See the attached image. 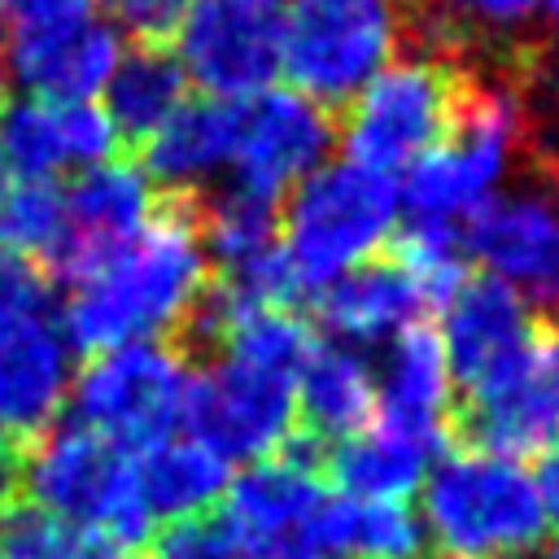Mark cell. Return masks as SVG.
<instances>
[{
	"label": "cell",
	"mask_w": 559,
	"mask_h": 559,
	"mask_svg": "<svg viewBox=\"0 0 559 559\" xmlns=\"http://www.w3.org/2000/svg\"><path fill=\"white\" fill-rule=\"evenodd\" d=\"M201 188H157L140 236H131L61 314V336L96 358L135 341H170L210 280L201 245Z\"/></svg>",
	"instance_id": "6da1fadb"
},
{
	"label": "cell",
	"mask_w": 559,
	"mask_h": 559,
	"mask_svg": "<svg viewBox=\"0 0 559 559\" xmlns=\"http://www.w3.org/2000/svg\"><path fill=\"white\" fill-rule=\"evenodd\" d=\"M424 524L437 555L450 559H524L550 524L524 463L485 459L472 450H445L424 476Z\"/></svg>",
	"instance_id": "7a4b0ae2"
},
{
	"label": "cell",
	"mask_w": 559,
	"mask_h": 559,
	"mask_svg": "<svg viewBox=\"0 0 559 559\" xmlns=\"http://www.w3.org/2000/svg\"><path fill=\"white\" fill-rule=\"evenodd\" d=\"M463 61L402 52L397 61L380 66L349 100L341 118V148L345 166L393 179L411 170L445 131L459 92L467 83Z\"/></svg>",
	"instance_id": "3957f363"
},
{
	"label": "cell",
	"mask_w": 559,
	"mask_h": 559,
	"mask_svg": "<svg viewBox=\"0 0 559 559\" xmlns=\"http://www.w3.org/2000/svg\"><path fill=\"white\" fill-rule=\"evenodd\" d=\"M397 218V179L345 162L310 170L280 205V249L301 297L380 253Z\"/></svg>",
	"instance_id": "277c9868"
},
{
	"label": "cell",
	"mask_w": 559,
	"mask_h": 559,
	"mask_svg": "<svg viewBox=\"0 0 559 559\" xmlns=\"http://www.w3.org/2000/svg\"><path fill=\"white\" fill-rule=\"evenodd\" d=\"M520 144V109L507 74L467 70L459 105L441 140L406 170L411 218H467L480 201L493 197V183L507 170L511 148Z\"/></svg>",
	"instance_id": "5b68a950"
},
{
	"label": "cell",
	"mask_w": 559,
	"mask_h": 559,
	"mask_svg": "<svg viewBox=\"0 0 559 559\" xmlns=\"http://www.w3.org/2000/svg\"><path fill=\"white\" fill-rule=\"evenodd\" d=\"M26 493L66 524L105 533L118 550L153 537V515L140 493L135 454H122L92 428L61 419L26 454Z\"/></svg>",
	"instance_id": "8992f818"
},
{
	"label": "cell",
	"mask_w": 559,
	"mask_h": 559,
	"mask_svg": "<svg viewBox=\"0 0 559 559\" xmlns=\"http://www.w3.org/2000/svg\"><path fill=\"white\" fill-rule=\"evenodd\" d=\"M66 402V336L52 284L9 258L0 280V437L35 445Z\"/></svg>",
	"instance_id": "52a82bcc"
},
{
	"label": "cell",
	"mask_w": 559,
	"mask_h": 559,
	"mask_svg": "<svg viewBox=\"0 0 559 559\" xmlns=\"http://www.w3.org/2000/svg\"><path fill=\"white\" fill-rule=\"evenodd\" d=\"M188 376V362L166 341L118 345L83 362L70 393V419L140 459L179 428Z\"/></svg>",
	"instance_id": "ba28073f"
},
{
	"label": "cell",
	"mask_w": 559,
	"mask_h": 559,
	"mask_svg": "<svg viewBox=\"0 0 559 559\" xmlns=\"http://www.w3.org/2000/svg\"><path fill=\"white\" fill-rule=\"evenodd\" d=\"M397 48L393 0H293L284 13L280 74L306 100L345 105Z\"/></svg>",
	"instance_id": "9c48e42d"
},
{
	"label": "cell",
	"mask_w": 559,
	"mask_h": 559,
	"mask_svg": "<svg viewBox=\"0 0 559 559\" xmlns=\"http://www.w3.org/2000/svg\"><path fill=\"white\" fill-rule=\"evenodd\" d=\"M288 0H192L170 35L188 79L214 100H253L280 74Z\"/></svg>",
	"instance_id": "30bf717a"
},
{
	"label": "cell",
	"mask_w": 559,
	"mask_h": 559,
	"mask_svg": "<svg viewBox=\"0 0 559 559\" xmlns=\"http://www.w3.org/2000/svg\"><path fill=\"white\" fill-rule=\"evenodd\" d=\"M179 428L218 459H266L297 428V380L214 358L188 376Z\"/></svg>",
	"instance_id": "8fae6325"
},
{
	"label": "cell",
	"mask_w": 559,
	"mask_h": 559,
	"mask_svg": "<svg viewBox=\"0 0 559 559\" xmlns=\"http://www.w3.org/2000/svg\"><path fill=\"white\" fill-rule=\"evenodd\" d=\"M463 249L489 266L537 319L559 323V175H533L528 188L480 201L463 223Z\"/></svg>",
	"instance_id": "7c38bea8"
},
{
	"label": "cell",
	"mask_w": 559,
	"mask_h": 559,
	"mask_svg": "<svg viewBox=\"0 0 559 559\" xmlns=\"http://www.w3.org/2000/svg\"><path fill=\"white\" fill-rule=\"evenodd\" d=\"M441 310H445V319H441L437 336H441V349L450 362L454 397L476 393V389L528 367L533 358H542L546 336H550V323L537 319L489 271L467 275Z\"/></svg>",
	"instance_id": "4fadbf2b"
},
{
	"label": "cell",
	"mask_w": 559,
	"mask_h": 559,
	"mask_svg": "<svg viewBox=\"0 0 559 559\" xmlns=\"http://www.w3.org/2000/svg\"><path fill=\"white\" fill-rule=\"evenodd\" d=\"M332 114L293 87H266L240 109L236 135V188L266 201H284L332 148Z\"/></svg>",
	"instance_id": "5bb4252c"
},
{
	"label": "cell",
	"mask_w": 559,
	"mask_h": 559,
	"mask_svg": "<svg viewBox=\"0 0 559 559\" xmlns=\"http://www.w3.org/2000/svg\"><path fill=\"white\" fill-rule=\"evenodd\" d=\"M61 197H66V240L44 280L79 288L131 236H140L153 192H148L140 162H131L122 153L114 162H100V166H87L83 175H74V183L61 188Z\"/></svg>",
	"instance_id": "9a60e30c"
},
{
	"label": "cell",
	"mask_w": 559,
	"mask_h": 559,
	"mask_svg": "<svg viewBox=\"0 0 559 559\" xmlns=\"http://www.w3.org/2000/svg\"><path fill=\"white\" fill-rule=\"evenodd\" d=\"M450 419H454L450 362L437 328L419 319L393 336L371 424L432 459L450 450Z\"/></svg>",
	"instance_id": "2e32d148"
},
{
	"label": "cell",
	"mask_w": 559,
	"mask_h": 559,
	"mask_svg": "<svg viewBox=\"0 0 559 559\" xmlns=\"http://www.w3.org/2000/svg\"><path fill=\"white\" fill-rule=\"evenodd\" d=\"M323 454H328V445H319L293 428L280 450H271L266 459L249 463L236 480H227V493L218 507L249 537V546L293 537L310 524V515L328 498Z\"/></svg>",
	"instance_id": "e0dca14e"
},
{
	"label": "cell",
	"mask_w": 559,
	"mask_h": 559,
	"mask_svg": "<svg viewBox=\"0 0 559 559\" xmlns=\"http://www.w3.org/2000/svg\"><path fill=\"white\" fill-rule=\"evenodd\" d=\"M424 306L415 280L389 253H376L314 293V323L345 341H380L419 323Z\"/></svg>",
	"instance_id": "ac0fdd59"
},
{
	"label": "cell",
	"mask_w": 559,
	"mask_h": 559,
	"mask_svg": "<svg viewBox=\"0 0 559 559\" xmlns=\"http://www.w3.org/2000/svg\"><path fill=\"white\" fill-rule=\"evenodd\" d=\"M236 135H240V105L214 96L183 100L140 144V170L162 188H197L201 175L231 162Z\"/></svg>",
	"instance_id": "d6986e66"
},
{
	"label": "cell",
	"mask_w": 559,
	"mask_h": 559,
	"mask_svg": "<svg viewBox=\"0 0 559 559\" xmlns=\"http://www.w3.org/2000/svg\"><path fill=\"white\" fill-rule=\"evenodd\" d=\"M376 419V376L354 349L319 345L297 376V432L319 445H341Z\"/></svg>",
	"instance_id": "ffe728a7"
},
{
	"label": "cell",
	"mask_w": 559,
	"mask_h": 559,
	"mask_svg": "<svg viewBox=\"0 0 559 559\" xmlns=\"http://www.w3.org/2000/svg\"><path fill=\"white\" fill-rule=\"evenodd\" d=\"M188 74L170 44H140L118 57L109 83H105V114L122 140V148H140L188 96Z\"/></svg>",
	"instance_id": "44dd1931"
},
{
	"label": "cell",
	"mask_w": 559,
	"mask_h": 559,
	"mask_svg": "<svg viewBox=\"0 0 559 559\" xmlns=\"http://www.w3.org/2000/svg\"><path fill=\"white\" fill-rule=\"evenodd\" d=\"M135 472H140V493H144L153 524L214 511L231 480L227 459H218L214 450H205L192 437H170V441L153 445L148 454L135 459Z\"/></svg>",
	"instance_id": "7402d4cb"
},
{
	"label": "cell",
	"mask_w": 559,
	"mask_h": 559,
	"mask_svg": "<svg viewBox=\"0 0 559 559\" xmlns=\"http://www.w3.org/2000/svg\"><path fill=\"white\" fill-rule=\"evenodd\" d=\"M424 476L428 454L376 424L323 454V485L354 502H406L424 485Z\"/></svg>",
	"instance_id": "603a6c76"
},
{
	"label": "cell",
	"mask_w": 559,
	"mask_h": 559,
	"mask_svg": "<svg viewBox=\"0 0 559 559\" xmlns=\"http://www.w3.org/2000/svg\"><path fill=\"white\" fill-rule=\"evenodd\" d=\"M201 245L218 271H231L271 245H280V201H266L245 188H227L218 197H201Z\"/></svg>",
	"instance_id": "cb8c5ba5"
},
{
	"label": "cell",
	"mask_w": 559,
	"mask_h": 559,
	"mask_svg": "<svg viewBox=\"0 0 559 559\" xmlns=\"http://www.w3.org/2000/svg\"><path fill=\"white\" fill-rule=\"evenodd\" d=\"M384 253L415 280L419 297L428 306H445L450 293L472 275L467 271V249H463V227L441 223V218H411L389 231Z\"/></svg>",
	"instance_id": "d4e9b609"
},
{
	"label": "cell",
	"mask_w": 559,
	"mask_h": 559,
	"mask_svg": "<svg viewBox=\"0 0 559 559\" xmlns=\"http://www.w3.org/2000/svg\"><path fill=\"white\" fill-rule=\"evenodd\" d=\"M66 240V197L52 179H22L0 201V253L48 275Z\"/></svg>",
	"instance_id": "484cf974"
},
{
	"label": "cell",
	"mask_w": 559,
	"mask_h": 559,
	"mask_svg": "<svg viewBox=\"0 0 559 559\" xmlns=\"http://www.w3.org/2000/svg\"><path fill=\"white\" fill-rule=\"evenodd\" d=\"M122 550L83 524H66L35 502H17L0 515V559H118Z\"/></svg>",
	"instance_id": "4316f807"
},
{
	"label": "cell",
	"mask_w": 559,
	"mask_h": 559,
	"mask_svg": "<svg viewBox=\"0 0 559 559\" xmlns=\"http://www.w3.org/2000/svg\"><path fill=\"white\" fill-rule=\"evenodd\" d=\"M0 153L4 166H13L22 179H52L70 166L66 157V131H61V105L57 100H4L0 109Z\"/></svg>",
	"instance_id": "83f0119b"
},
{
	"label": "cell",
	"mask_w": 559,
	"mask_h": 559,
	"mask_svg": "<svg viewBox=\"0 0 559 559\" xmlns=\"http://www.w3.org/2000/svg\"><path fill=\"white\" fill-rule=\"evenodd\" d=\"M153 559H249V537L227 520L223 507L162 524L153 537Z\"/></svg>",
	"instance_id": "f1b7e54d"
},
{
	"label": "cell",
	"mask_w": 559,
	"mask_h": 559,
	"mask_svg": "<svg viewBox=\"0 0 559 559\" xmlns=\"http://www.w3.org/2000/svg\"><path fill=\"white\" fill-rule=\"evenodd\" d=\"M140 44H170L183 9L192 0H100Z\"/></svg>",
	"instance_id": "f546056e"
},
{
	"label": "cell",
	"mask_w": 559,
	"mask_h": 559,
	"mask_svg": "<svg viewBox=\"0 0 559 559\" xmlns=\"http://www.w3.org/2000/svg\"><path fill=\"white\" fill-rule=\"evenodd\" d=\"M26 454H31L26 445L0 437V515L17 507L26 493Z\"/></svg>",
	"instance_id": "4dcf8cb0"
},
{
	"label": "cell",
	"mask_w": 559,
	"mask_h": 559,
	"mask_svg": "<svg viewBox=\"0 0 559 559\" xmlns=\"http://www.w3.org/2000/svg\"><path fill=\"white\" fill-rule=\"evenodd\" d=\"M533 485H537V498H542L546 524H550V528H559V445H550V450L542 454Z\"/></svg>",
	"instance_id": "1f68e13d"
},
{
	"label": "cell",
	"mask_w": 559,
	"mask_h": 559,
	"mask_svg": "<svg viewBox=\"0 0 559 559\" xmlns=\"http://www.w3.org/2000/svg\"><path fill=\"white\" fill-rule=\"evenodd\" d=\"M546 371H550V389H555V402H559V323L550 332V354H546Z\"/></svg>",
	"instance_id": "d6a6232c"
},
{
	"label": "cell",
	"mask_w": 559,
	"mask_h": 559,
	"mask_svg": "<svg viewBox=\"0 0 559 559\" xmlns=\"http://www.w3.org/2000/svg\"><path fill=\"white\" fill-rule=\"evenodd\" d=\"M4 92H9V44H4V26H0V105H4Z\"/></svg>",
	"instance_id": "836d02e7"
},
{
	"label": "cell",
	"mask_w": 559,
	"mask_h": 559,
	"mask_svg": "<svg viewBox=\"0 0 559 559\" xmlns=\"http://www.w3.org/2000/svg\"><path fill=\"white\" fill-rule=\"evenodd\" d=\"M4 192H9V166H4V153H0V201H4Z\"/></svg>",
	"instance_id": "e575fe53"
},
{
	"label": "cell",
	"mask_w": 559,
	"mask_h": 559,
	"mask_svg": "<svg viewBox=\"0 0 559 559\" xmlns=\"http://www.w3.org/2000/svg\"><path fill=\"white\" fill-rule=\"evenodd\" d=\"M4 271H9V253H0V280H4Z\"/></svg>",
	"instance_id": "d590c367"
},
{
	"label": "cell",
	"mask_w": 559,
	"mask_h": 559,
	"mask_svg": "<svg viewBox=\"0 0 559 559\" xmlns=\"http://www.w3.org/2000/svg\"><path fill=\"white\" fill-rule=\"evenodd\" d=\"M546 559H559V542H555V546H550V550H546Z\"/></svg>",
	"instance_id": "8d00e7d4"
},
{
	"label": "cell",
	"mask_w": 559,
	"mask_h": 559,
	"mask_svg": "<svg viewBox=\"0 0 559 559\" xmlns=\"http://www.w3.org/2000/svg\"><path fill=\"white\" fill-rule=\"evenodd\" d=\"M131 559H153V555H131Z\"/></svg>",
	"instance_id": "74e56055"
},
{
	"label": "cell",
	"mask_w": 559,
	"mask_h": 559,
	"mask_svg": "<svg viewBox=\"0 0 559 559\" xmlns=\"http://www.w3.org/2000/svg\"><path fill=\"white\" fill-rule=\"evenodd\" d=\"M432 559H450V555H432Z\"/></svg>",
	"instance_id": "f35d334b"
}]
</instances>
